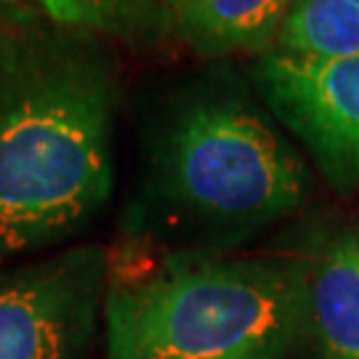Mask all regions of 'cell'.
<instances>
[{"label": "cell", "instance_id": "obj_5", "mask_svg": "<svg viewBox=\"0 0 359 359\" xmlns=\"http://www.w3.org/2000/svg\"><path fill=\"white\" fill-rule=\"evenodd\" d=\"M264 107L341 192L359 189V56L311 59L269 51L250 67Z\"/></svg>", "mask_w": 359, "mask_h": 359}, {"label": "cell", "instance_id": "obj_9", "mask_svg": "<svg viewBox=\"0 0 359 359\" xmlns=\"http://www.w3.org/2000/svg\"><path fill=\"white\" fill-rule=\"evenodd\" d=\"M51 22L88 29L107 40L152 48L154 16L160 0H25Z\"/></svg>", "mask_w": 359, "mask_h": 359}, {"label": "cell", "instance_id": "obj_8", "mask_svg": "<svg viewBox=\"0 0 359 359\" xmlns=\"http://www.w3.org/2000/svg\"><path fill=\"white\" fill-rule=\"evenodd\" d=\"M274 51L311 59L359 56V6L354 0H293Z\"/></svg>", "mask_w": 359, "mask_h": 359}, {"label": "cell", "instance_id": "obj_7", "mask_svg": "<svg viewBox=\"0 0 359 359\" xmlns=\"http://www.w3.org/2000/svg\"><path fill=\"white\" fill-rule=\"evenodd\" d=\"M290 6L293 0H160L152 46H179L200 59L264 56L277 48Z\"/></svg>", "mask_w": 359, "mask_h": 359}, {"label": "cell", "instance_id": "obj_11", "mask_svg": "<svg viewBox=\"0 0 359 359\" xmlns=\"http://www.w3.org/2000/svg\"><path fill=\"white\" fill-rule=\"evenodd\" d=\"M354 3H357V6H359V0H354Z\"/></svg>", "mask_w": 359, "mask_h": 359}, {"label": "cell", "instance_id": "obj_3", "mask_svg": "<svg viewBox=\"0 0 359 359\" xmlns=\"http://www.w3.org/2000/svg\"><path fill=\"white\" fill-rule=\"evenodd\" d=\"M102 325L107 359H290L301 271L280 258L112 253Z\"/></svg>", "mask_w": 359, "mask_h": 359}, {"label": "cell", "instance_id": "obj_6", "mask_svg": "<svg viewBox=\"0 0 359 359\" xmlns=\"http://www.w3.org/2000/svg\"><path fill=\"white\" fill-rule=\"evenodd\" d=\"M295 264L301 344L314 359H359V226L322 234Z\"/></svg>", "mask_w": 359, "mask_h": 359}, {"label": "cell", "instance_id": "obj_4", "mask_svg": "<svg viewBox=\"0 0 359 359\" xmlns=\"http://www.w3.org/2000/svg\"><path fill=\"white\" fill-rule=\"evenodd\" d=\"M112 250L69 245L0 266V359H77L102 325Z\"/></svg>", "mask_w": 359, "mask_h": 359}, {"label": "cell", "instance_id": "obj_10", "mask_svg": "<svg viewBox=\"0 0 359 359\" xmlns=\"http://www.w3.org/2000/svg\"><path fill=\"white\" fill-rule=\"evenodd\" d=\"M27 8H29V3L25 0H0V35L16 25L27 13Z\"/></svg>", "mask_w": 359, "mask_h": 359}, {"label": "cell", "instance_id": "obj_1", "mask_svg": "<svg viewBox=\"0 0 359 359\" xmlns=\"http://www.w3.org/2000/svg\"><path fill=\"white\" fill-rule=\"evenodd\" d=\"M112 40L29 6L0 35V266L72 243L115 192Z\"/></svg>", "mask_w": 359, "mask_h": 359}, {"label": "cell", "instance_id": "obj_2", "mask_svg": "<svg viewBox=\"0 0 359 359\" xmlns=\"http://www.w3.org/2000/svg\"><path fill=\"white\" fill-rule=\"evenodd\" d=\"M139 149L120 224L136 250L243 240L293 216L311 189L301 154L243 90L216 75L149 104Z\"/></svg>", "mask_w": 359, "mask_h": 359}]
</instances>
